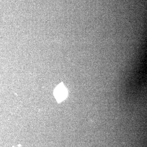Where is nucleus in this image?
Returning <instances> with one entry per match:
<instances>
[{
  "mask_svg": "<svg viewBox=\"0 0 147 147\" xmlns=\"http://www.w3.org/2000/svg\"><path fill=\"white\" fill-rule=\"evenodd\" d=\"M54 95L58 102H61L66 98L67 91L63 84H59L57 87L54 92Z\"/></svg>",
  "mask_w": 147,
  "mask_h": 147,
  "instance_id": "1",
  "label": "nucleus"
}]
</instances>
